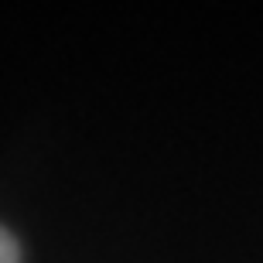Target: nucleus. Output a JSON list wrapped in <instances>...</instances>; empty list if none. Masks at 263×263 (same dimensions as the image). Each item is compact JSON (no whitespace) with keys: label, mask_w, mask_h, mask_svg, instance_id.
<instances>
[{"label":"nucleus","mask_w":263,"mask_h":263,"mask_svg":"<svg viewBox=\"0 0 263 263\" xmlns=\"http://www.w3.org/2000/svg\"><path fill=\"white\" fill-rule=\"evenodd\" d=\"M0 263H21V250L7 229H0Z\"/></svg>","instance_id":"nucleus-1"}]
</instances>
